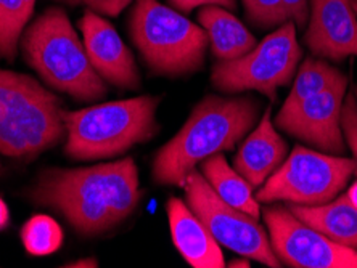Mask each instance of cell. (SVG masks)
<instances>
[{
  "instance_id": "44dd1931",
  "label": "cell",
  "mask_w": 357,
  "mask_h": 268,
  "mask_svg": "<svg viewBox=\"0 0 357 268\" xmlns=\"http://www.w3.org/2000/svg\"><path fill=\"white\" fill-rule=\"evenodd\" d=\"M24 249L33 255H49L63 244V230L49 215H36L21 230Z\"/></svg>"
},
{
  "instance_id": "2e32d148",
  "label": "cell",
  "mask_w": 357,
  "mask_h": 268,
  "mask_svg": "<svg viewBox=\"0 0 357 268\" xmlns=\"http://www.w3.org/2000/svg\"><path fill=\"white\" fill-rule=\"evenodd\" d=\"M198 21L219 61L237 60L256 47L255 36L224 7L206 5L199 10Z\"/></svg>"
},
{
  "instance_id": "7a4b0ae2",
  "label": "cell",
  "mask_w": 357,
  "mask_h": 268,
  "mask_svg": "<svg viewBox=\"0 0 357 268\" xmlns=\"http://www.w3.org/2000/svg\"><path fill=\"white\" fill-rule=\"evenodd\" d=\"M259 103L253 97H206L183 127L158 151L151 175L160 185L185 187L187 175L206 157L234 146L253 129Z\"/></svg>"
},
{
  "instance_id": "8fae6325",
  "label": "cell",
  "mask_w": 357,
  "mask_h": 268,
  "mask_svg": "<svg viewBox=\"0 0 357 268\" xmlns=\"http://www.w3.org/2000/svg\"><path fill=\"white\" fill-rule=\"evenodd\" d=\"M346 87L348 77L293 107H282L275 125L325 153L341 155L344 151L341 108Z\"/></svg>"
},
{
  "instance_id": "f546056e",
  "label": "cell",
  "mask_w": 357,
  "mask_h": 268,
  "mask_svg": "<svg viewBox=\"0 0 357 268\" xmlns=\"http://www.w3.org/2000/svg\"><path fill=\"white\" fill-rule=\"evenodd\" d=\"M229 267H232V268H240V267L250 268V262L248 260H243V259H235V260H230Z\"/></svg>"
},
{
  "instance_id": "4fadbf2b",
  "label": "cell",
  "mask_w": 357,
  "mask_h": 268,
  "mask_svg": "<svg viewBox=\"0 0 357 268\" xmlns=\"http://www.w3.org/2000/svg\"><path fill=\"white\" fill-rule=\"evenodd\" d=\"M356 17L353 0H311L304 42L312 54L328 60L357 56Z\"/></svg>"
},
{
  "instance_id": "d6986e66",
  "label": "cell",
  "mask_w": 357,
  "mask_h": 268,
  "mask_svg": "<svg viewBox=\"0 0 357 268\" xmlns=\"http://www.w3.org/2000/svg\"><path fill=\"white\" fill-rule=\"evenodd\" d=\"M343 79H346L343 72L338 71L337 68L330 66L327 61L307 58L296 71L291 92L288 93L283 107H293L301 100L317 95V93L327 90L328 87L343 81Z\"/></svg>"
},
{
  "instance_id": "e0dca14e",
  "label": "cell",
  "mask_w": 357,
  "mask_h": 268,
  "mask_svg": "<svg viewBox=\"0 0 357 268\" xmlns=\"http://www.w3.org/2000/svg\"><path fill=\"white\" fill-rule=\"evenodd\" d=\"M290 211L335 243L357 249V209L349 201L348 194H341L319 206L291 204Z\"/></svg>"
},
{
  "instance_id": "ac0fdd59",
  "label": "cell",
  "mask_w": 357,
  "mask_h": 268,
  "mask_svg": "<svg viewBox=\"0 0 357 268\" xmlns=\"http://www.w3.org/2000/svg\"><path fill=\"white\" fill-rule=\"evenodd\" d=\"M199 172L206 178V182L216 191L220 199L230 206L243 211L251 217H259V201L253 196L251 187L245 177L235 172L229 166L227 159L222 155H213L199 164Z\"/></svg>"
},
{
  "instance_id": "30bf717a",
  "label": "cell",
  "mask_w": 357,
  "mask_h": 268,
  "mask_svg": "<svg viewBox=\"0 0 357 268\" xmlns=\"http://www.w3.org/2000/svg\"><path fill=\"white\" fill-rule=\"evenodd\" d=\"M264 222L272 249L293 268H357V251L335 243L283 206L267 207Z\"/></svg>"
},
{
  "instance_id": "9a60e30c",
  "label": "cell",
  "mask_w": 357,
  "mask_h": 268,
  "mask_svg": "<svg viewBox=\"0 0 357 268\" xmlns=\"http://www.w3.org/2000/svg\"><path fill=\"white\" fill-rule=\"evenodd\" d=\"M287 143L277 134L267 109L259 125L251 132L235 156V169L251 187H261L285 161Z\"/></svg>"
},
{
  "instance_id": "4dcf8cb0",
  "label": "cell",
  "mask_w": 357,
  "mask_h": 268,
  "mask_svg": "<svg viewBox=\"0 0 357 268\" xmlns=\"http://www.w3.org/2000/svg\"><path fill=\"white\" fill-rule=\"evenodd\" d=\"M353 7H354V12H356V15H357V3L353 2Z\"/></svg>"
},
{
  "instance_id": "277c9868",
  "label": "cell",
  "mask_w": 357,
  "mask_h": 268,
  "mask_svg": "<svg viewBox=\"0 0 357 268\" xmlns=\"http://www.w3.org/2000/svg\"><path fill=\"white\" fill-rule=\"evenodd\" d=\"M158 97H137L98 107L63 111L65 153L71 159L92 161L124 153L155 135Z\"/></svg>"
},
{
  "instance_id": "83f0119b",
  "label": "cell",
  "mask_w": 357,
  "mask_h": 268,
  "mask_svg": "<svg viewBox=\"0 0 357 268\" xmlns=\"http://www.w3.org/2000/svg\"><path fill=\"white\" fill-rule=\"evenodd\" d=\"M98 265L97 260L93 259H82V260H76V262H71V264H68L65 267H77V268H82V267H91V268H96Z\"/></svg>"
},
{
  "instance_id": "d6a6232c",
  "label": "cell",
  "mask_w": 357,
  "mask_h": 268,
  "mask_svg": "<svg viewBox=\"0 0 357 268\" xmlns=\"http://www.w3.org/2000/svg\"><path fill=\"white\" fill-rule=\"evenodd\" d=\"M353 2H354V3H357V0H353Z\"/></svg>"
},
{
  "instance_id": "ba28073f",
  "label": "cell",
  "mask_w": 357,
  "mask_h": 268,
  "mask_svg": "<svg viewBox=\"0 0 357 268\" xmlns=\"http://www.w3.org/2000/svg\"><path fill=\"white\" fill-rule=\"evenodd\" d=\"M301 55L295 23L287 21L246 55L216 63L213 86L227 93L258 90L274 100L277 88L295 77Z\"/></svg>"
},
{
  "instance_id": "5bb4252c",
  "label": "cell",
  "mask_w": 357,
  "mask_h": 268,
  "mask_svg": "<svg viewBox=\"0 0 357 268\" xmlns=\"http://www.w3.org/2000/svg\"><path fill=\"white\" fill-rule=\"evenodd\" d=\"M167 217L172 241L188 265L195 268H222V251L198 215L182 199L171 198L167 203Z\"/></svg>"
},
{
  "instance_id": "836d02e7",
  "label": "cell",
  "mask_w": 357,
  "mask_h": 268,
  "mask_svg": "<svg viewBox=\"0 0 357 268\" xmlns=\"http://www.w3.org/2000/svg\"><path fill=\"white\" fill-rule=\"evenodd\" d=\"M0 171H2V166H0Z\"/></svg>"
},
{
  "instance_id": "5b68a950",
  "label": "cell",
  "mask_w": 357,
  "mask_h": 268,
  "mask_svg": "<svg viewBox=\"0 0 357 268\" xmlns=\"http://www.w3.org/2000/svg\"><path fill=\"white\" fill-rule=\"evenodd\" d=\"M66 132L60 100L31 76L0 70V155L34 157Z\"/></svg>"
},
{
  "instance_id": "603a6c76",
  "label": "cell",
  "mask_w": 357,
  "mask_h": 268,
  "mask_svg": "<svg viewBox=\"0 0 357 268\" xmlns=\"http://www.w3.org/2000/svg\"><path fill=\"white\" fill-rule=\"evenodd\" d=\"M341 129L343 136L348 141L351 151H353L354 159L357 162V100L356 95H348L346 102L341 108ZM357 173V167H356Z\"/></svg>"
},
{
  "instance_id": "9c48e42d",
  "label": "cell",
  "mask_w": 357,
  "mask_h": 268,
  "mask_svg": "<svg viewBox=\"0 0 357 268\" xmlns=\"http://www.w3.org/2000/svg\"><path fill=\"white\" fill-rule=\"evenodd\" d=\"M183 190L188 207L206 225L219 244L266 267H282L258 219L220 199L202 172L193 169L188 173Z\"/></svg>"
},
{
  "instance_id": "7402d4cb",
  "label": "cell",
  "mask_w": 357,
  "mask_h": 268,
  "mask_svg": "<svg viewBox=\"0 0 357 268\" xmlns=\"http://www.w3.org/2000/svg\"><path fill=\"white\" fill-rule=\"evenodd\" d=\"M246 15L259 28L280 26V5L282 0H243Z\"/></svg>"
},
{
  "instance_id": "d4e9b609",
  "label": "cell",
  "mask_w": 357,
  "mask_h": 268,
  "mask_svg": "<svg viewBox=\"0 0 357 268\" xmlns=\"http://www.w3.org/2000/svg\"><path fill=\"white\" fill-rule=\"evenodd\" d=\"M280 19L282 24L291 21L296 26H304L307 19V0H282Z\"/></svg>"
},
{
  "instance_id": "6da1fadb",
  "label": "cell",
  "mask_w": 357,
  "mask_h": 268,
  "mask_svg": "<svg viewBox=\"0 0 357 268\" xmlns=\"http://www.w3.org/2000/svg\"><path fill=\"white\" fill-rule=\"evenodd\" d=\"M31 198L52 207L82 236L105 233L129 217L140 201L132 157L82 169L42 172Z\"/></svg>"
},
{
  "instance_id": "3957f363",
  "label": "cell",
  "mask_w": 357,
  "mask_h": 268,
  "mask_svg": "<svg viewBox=\"0 0 357 268\" xmlns=\"http://www.w3.org/2000/svg\"><path fill=\"white\" fill-rule=\"evenodd\" d=\"M20 42L26 63L56 90L81 102L107 95L105 79L92 66L65 10H45L24 31Z\"/></svg>"
},
{
  "instance_id": "52a82bcc",
  "label": "cell",
  "mask_w": 357,
  "mask_h": 268,
  "mask_svg": "<svg viewBox=\"0 0 357 268\" xmlns=\"http://www.w3.org/2000/svg\"><path fill=\"white\" fill-rule=\"evenodd\" d=\"M349 157L324 155L296 146L256 193L259 203L287 201L298 206H319L337 198L356 173Z\"/></svg>"
},
{
  "instance_id": "4316f807",
  "label": "cell",
  "mask_w": 357,
  "mask_h": 268,
  "mask_svg": "<svg viewBox=\"0 0 357 268\" xmlns=\"http://www.w3.org/2000/svg\"><path fill=\"white\" fill-rule=\"evenodd\" d=\"M10 222V212L7 204L0 199V230H3Z\"/></svg>"
},
{
  "instance_id": "8992f818",
  "label": "cell",
  "mask_w": 357,
  "mask_h": 268,
  "mask_svg": "<svg viewBox=\"0 0 357 268\" xmlns=\"http://www.w3.org/2000/svg\"><path fill=\"white\" fill-rule=\"evenodd\" d=\"M129 33L150 70L162 76L198 71L209 45L204 29L158 0H135Z\"/></svg>"
},
{
  "instance_id": "ffe728a7",
  "label": "cell",
  "mask_w": 357,
  "mask_h": 268,
  "mask_svg": "<svg viewBox=\"0 0 357 268\" xmlns=\"http://www.w3.org/2000/svg\"><path fill=\"white\" fill-rule=\"evenodd\" d=\"M36 0H0V58L13 61Z\"/></svg>"
},
{
  "instance_id": "f1b7e54d",
  "label": "cell",
  "mask_w": 357,
  "mask_h": 268,
  "mask_svg": "<svg viewBox=\"0 0 357 268\" xmlns=\"http://www.w3.org/2000/svg\"><path fill=\"white\" fill-rule=\"evenodd\" d=\"M348 198H349V201L353 203V206L357 209V182H354L353 185H351V188L348 190Z\"/></svg>"
},
{
  "instance_id": "484cf974",
  "label": "cell",
  "mask_w": 357,
  "mask_h": 268,
  "mask_svg": "<svg viewBox=\"0 0 357 268\" xmlns=\"http://www.w3.org/2000/svg\"><path fill=\"white\" fill-rule=\"evenodd\" d=\"M169 2L174 5L178 12L188 13L192 12L193 8L198 7H206V5H219V7L224 8H235V0H169Z\"/></svg>"
},
{
  "instance_id": "1f68e13d",
  "label": "cell",
  "mask_w": 357,
  "mask_h": 268,
  "mask_svg": "<svg viewBox=\"0 0 357 268\" xmlns=\"http://www.w3.org/2000/svg\"><path fill=\"white\" fill-rule=\"evenodd\" d=\"M354 95H356V100H357V88L354 90Z\"/></svg>"
},
{
  "instance_id": "cb8c5ba5",
  "label": "cell",
  "mask_w": 357,
  "mask_h": 268,
  "mask_svg": "<svg viewBox=\"0 0 357 268\" xmlns=\"http://www.w3.org/2000/svg\"><path fill=\"white\" fill-rule=\"evenodd\" d=\"M56 2L73 5V7L82 5V7H87L96 13L108 15V17H118L128 5H130L132 0H56Z\"/></svg>"
},
{
  "instance_id": "7c38bea8",
  "label": "cell",
  "mask_w": 357,
  "mask_h": 268,
  "mask_svg": "<svg viewBox=\"0 0 357 268\" xmlns=\"http://www.w3.org/2000/svg\"><path fill=\"white\" fill-rule=\"evenodd\" d=\"M79 28L84 36V49L98 74L119 88H139L140 77L134 56L118 31L92 10L84 13Z\"/></svg>"
}]
</instances>
